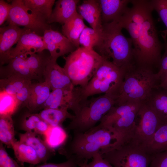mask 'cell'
<instances>
[{"mask_svg": "<svg viewBox=\"0 0 167 167\" xmlns=\"http://www.w3.org/2000/svg\"><path fill=\"white\" fill-rule=\"evenodd\" d=\"M88 167H113L102 156L100 153L96 154L88 163Z\"/></svg>", "mask_w": 167, "mask_h": 167, "instance_id": "obj_41", "label": "cell"}, {"mask_svg": "<svg viewBox=\"0 0 167 167\" xmlns=\"http://www.w3.org/2000/svg\"><path fill=\"white\" fill-rule=\"evenodd\" d=\"M11 2L12 7L6 20L8 24L24 27L41 36L51 28L47 20L27 8L22 0H11Z\"/></svg>", "mask_w": 167, "mask_h": 167, "instance_id": "obj_11", "label": "cell"}, {"mask_svg": "<svg viewBox=\"0 0 167 167\" xmlns=\"http://www.w3.org/2000/svg\"><path fill=\"white\" fill-rule=\"evenodd\" d=\"M32 83L31 80L17 76L0 79V91L15 95L25 87Z\"/></svg>", "mask_w": 167, "mask_h": 167, "instance_id": "obj_30", "label": "cell"}, {"mask_svg": "<svg viewBox=\"0 0 167 167\" xmlns=\"http://www.w3.org/2000/svg\"><path fill=\"white\" fill-rule=\"evenodd\" d=\"M79 167H88V161H85L79 163Z\"/></svg>", "mask_w": 167, "mask_h": 167, "instance_id": "obj_44", "label": "cell"}, {"mask_svg": "<svg viewBox=\"0 0 167 167\" xmlns=\"http://www.w3.org/2000/svg\"><path fill=\"white\" fill-rule=\"evenodd\" d=\"M83 100L79 87L55 89L51 92L42 109L65 108L75 113Z\"/></svg>", "mask_w": 167, "mask_h": 167, "instance_id": "obj_12", "label": "cell"}, {"mask_svg": "<svg viewBox=\"0 0 167 167\" xmlns=\"http://www.w3.org/2000/svg\"><path fill=\"white\" fill-rule=\"evenodd\" d=\"M65 108L57 109H43L37 113L40 118L50 126H61L63 122L66 119H72L74 117Z\"/></svg>", "mask_w": 167, "mask_h": 167, "instance_id": "obj_27", "label": "cell"}, {"mask_svg": "<svg viewBox=\"0 0 167 167\" xmlns=\"http://www.w3.org/2000/svg\"><path fill=\"white\" fill-rule=\"evenodd\" d=\"M154 10L157 13L166 28L167 32V0H151Z\"/></svg>", "mask_w": 167, "mask_h": 167, "instance_id": "obj_37", "label": "cell"}, {"mask_svg": "<svg viewBox=\"0 0 167 167\" xmlns=\"http://www.w3.org/2000/svg\"><path fill=\"white\" fill-rule=\"evenodd\" d=\"M116 101L107 94L83 99L67 129L73 132H81L92 128L115 105Z\"/></svg>", "mask_w": 167, "mask_h": 167, "instance_id": "obj_6", "label": "cell"}, {"mask_svg": "<svg viewBox=\"0 0 167 167\" xmlns=\"http://www.w3.org/2000/svg\"><path fill=\"white\" fill-rule=\"evenodd\" d=\"M101 33L87 26L82 31L79 38V43L80 47L88 49H94L99 41Z\"/></svg>", "mask_w": 167, "mask_h": 167, "instance_id": "obj_34", "label": "cell"}, {"mask_svg": "<svg viewBox=\"0 0 167 167\" xmlns=\"http://www.w3.org/2000/svg\"><path fill=\"white\" fill-rule=\"evenodd\" d=\"M0 142L11 148L15 139L14 123L11 116H0Z\"/></svg>", "mask_w": 167, "mask_h": 167, "instance_id": "obj_31", "label": "cell"}, {"mask_svg": "<svg viewBox=\"0 0 167 167\" xmlns=\"http://www.w3.org/2000/svg\"><path fill=\"white\" fill-rule=\"evenodd\" d=\"M39 135L25 132L19 134V141L32 147L36 152L41 163H45L53 155L54 150L49 148Z\"/></svg>", "mask_w": 167, "mask_h": 167, "instance_id": "obj_21", "label": "cell"}, {"mask_svg": "<svg viewBox=\"0 0 167 167\" xmlns=\"http://www.w3.org/2000/svg\"><path fill=\"white\" fill-rule=\"evenodd\" d=\"M162 32L163 33L161 36L164 41L165 52L160 61L159 71L156 73L160 84L167 80V32L165 31Z\"/></svg>", "mask_w": 167, "mask_h": 167, "instance_id": "obj_35", "label": "cell"}, {"mask_svg": "<svg viewBox=\"0 0 167 167\" xmlns=\"http://www.w3.org/2000/svg\"><path fill=\"white\" fill-rule=\"evenodd\" d=\"M159 84L153 69L135 64L125 72L115 105H121L131 101L144 102Z\"/></svg>", "mask_w": 167, "mask_h": 167, "instance_id": "obj_4", "label": "cell"}, {"mask_svg": "<svg viewBox=\"0 0 167 167\" xmlns=\"http://www.w3.org/2000/svg\"><path fill=\"white\" fill-rule=\"evenodd\" d=\"M11 7V4H9L3 0H0V26L7 20Z\"/></svg>", "mask_w": 167, "mask_h": 167, "instance_id": "obj_42", "label": "cell"}, {"mask_svg": "<svg viewBox=\"0 0 167 167\" xmlns=\"http://www.w3.org/2000/svg\"><path fill=\"white\" fill-rule=\"evenodd\" d=\"M163 123L154 111L144 102L137 114L128 138L141 146L147 143Z\"/></svg>", "mask_w": 167, "mask_h": 167, "instance_id": "obj_10", "label": "cell"}, {"mask_svg": "<svg viewBox=\"0 0 167 167\" xmlns=\"http://www.w3.org/2000/svg\"><path fill=\"white\" fill-rule=\"evenodd\" d=\"M0 167H23L8 154L3 144L0 143Z\"/></svg>", "mask_w": 167, "mask_h": 167, "instance_id": "obj_38", "label": "cell"}, {"mask_svg": "<svg viewBox=\"0 0 167 167\" xmlns=\"http://www.w3.org/2000/svg\"><path fill=\"white\" fill-rule=\"evenodd\" d=\"M44 78L52 91L74 86L63 68L58 64L56 60L51 57L46 67Z\"/></svg>", "mask_w": 167, "mask_h": 167, "instance_id": "obj_16", "label": "cell"}, {"mask_svg": "<svg viewBox=\"0 0 167 167\" xmlns=\"http://www.w3.org/2000/svg\"><path fill=\"white\" fill-rule=\"evenodd\" d=\"M154 111L163 124L167 123V89L158 85L145 101Z\"/></svg>", "mask_w": 167, "mask_h": 167, "instance_id": "obj_22", "label": "cell"}, {"mask_svg": "<svg viewBox=\"0 0 167 167\" xmlns=\"http://www.w3.org/2000/svg\"><path fill=\"white\" fill-rule=\"evenodd\" d=\"M15 156L21 165L24 163L36 165L41 161L34 149L30 146L19 141H16L11 146Z\"/></svg>", "mask_w": 167, "mask_h": 167, "instance_id": "obj_26", "label": "cell"}, {"mask_svg": "<svg viewBox=\"0 0 167 167\" xmlns=\"http://www.w3.org/2000/svg\"><path fill=\"white\" fill-rule=\"evenodd\" d=\"M103 23L119 19L125 12L131 0H99Z\"/></svg>", "mask_w": 167, "mask_h": 167, "instance_id": "obj_20", "label": "cell"}, {"mask_svg": "<svg viewBox=\"0 0 167 167\" xmlns=\"http://www.w3.org/2000/svg\"><path fill=\"white\" fill-rule=\"evenodd\" d=\"M79 13L91 28L99 32H102L103 23L101 10L98 0H85L78 7Z\"/></svg>", "mask_w": 167, "mask_h": 167, "instance_id": "obj_18", "label": "cell"}, {"mask_svg": "<svg viewBox=\"0 0 167 167\" xmlns=\"http://www.w3.org/2000/svg\"><path fill=\"white\" fill-rule=\"evenodd\" d=\"M50 88L45 81L32 84L29 95L23 105L30 112L42 109L50 93Z\"/></svg>", "mask_w": 167, "mask_h": 167, "instance_id": "obj_19", "label": "cell"}, {"mask_svg": "<svg viewBox=\"0 0 167 167\" xmlns=\"http://www.w3.org/2000/svg\"><path fill=\"white\" fill-rule=\"evenodd\" d=\"M65 154L79 163L92 158L102 151L113 147L121 142L111 130L98 124L84 132H73Z\"/></svg>", "mask_w": 167, "mask_h": 167, "instance_id": "obj_3", "label": "cell"}, {"mask_svg": "<svg viewBox=\"0 0 167 167\" xmlns=\"http://www.w3.org/2000/svg\"><path fill=\"white\" fill-rule=\"evenodd\" d=\"M41 120L37 113H27L22 118L21 129L25 132L35 133L37 125Z\"/></svg>", "mask_w": 167, "mask_h": 167, "instance_id": "obj_36", "label": "cell"}, {"mask_svg": "<svg viewBox=\"0 0 167 167\" xmlns=\"http://www.w3.org/2000/svg\"><path fill=\"white\" fill-rule=\"evenodd\" d=\"M27 61L33 74L39 80L43 77L50 58L43 52L26 55Z\"/></svg>", "mask_w": 167, "mask_h": 167, "instance_id": "obj_29", "label": "cell"}, {"mask_svg": "<svg viewBox=\"0 0 167 167\" xmlns=\"http://www.w3.org/2000/svg\"><path fill=\"white\" fill-rule=\"evenodd\" d=\"M45 49L47 47L43 36L24 28L16 46L10 51V60L19 55L41 52Z\"/></svg>", "mask_w": 167, "mask_h": 167, "instance_id": "obj_13", "label": "cell"}, {"mask_svg": "<svg viewBox=\"0 0 167 167\" xmlns=\"http://www.w3.org/2000/svg\"><path fill=\"white\" fill-rule=\"evenodd\" d=\"M83 19L77 11L62 26L63 35L69 39L76 48L80 47L79 38L82 31L87 26Z\"/></svg>", "mask_w": 167, "mask_h": 167, "instance_id": "obj_24", "label": "cell"}, {"mask_svg": "<svg viewBox=\"0 0 167 167\" xmlns=\"http://www.w3.org/2000/svg\"><path fill=\"white\" fill-rule=\"evenodd\" d=\"M0 79L17 76L29 79H37L30 69L25 55H21L11 59L5 66H0Z\"/></svg>", "mask_w": 167, "mask_h": 167, "instance_id": "obj_17", "label": "cell"}, {"mask_svg": "<svg viewBox=\"0 0 167 167\" xmlns=\"http://www.w3.org/2000/svg\"><path fill=\"white\" fill-rule=\"evenodd\" d=\"M50 57L57 60L59 57L71 53L77 48L64 35L50 28L46 30L42 36Z\"/></svg>", "mask_w": 167, "mask_h": 167, "instance_id": "obj_14", "label": "cell"}, {"mask_svg": "<svg viewBox=\"0 0 167 167\" xmlns=\"http://www.w3.org/2000/svg\"><path fill=\"white\" fill-rule=\"evenodd\" d=\"M141 106L139 102L134 101H129L121 105H115L99 124L114 132L122 142L129 137Z\"/></svg>", "mask_w": 167, "mask_h": 167, "instance_id": "obj_9", "label": "cell"}, {"mask_svg": "<svg viewBox=\"0 0 167 167\" xmlns=\"http://www.w3.org/2000/svg\"><path fill=\"white\" fill-rule=\"evenodd\" d=\"M100 153L113 167H149L151 160V155L130 139Z\"/></svg>", "mask_w": 167, "mask_h": 167, "instance_id": "obj_8", "label": "cell"}, {"mask_svg": "<svg viewBox=\"0 0 167 167\" xmlns=\"http://www.w3.org/2000/svg\"><path fill=\"white\" fill-rule=\"evenodd\" d=\"M64 58L63 68L73 85L81 88L87 85L103 59L94 49L80 46Z\"/></svg>", "mask_w": 167, "mask_h": 167, "instance_id": "obj_7", "label": "cell"}, {"mask_svg": "<svg viewBox=\"0 0 167 167\" xmlns=\"http://www.w3.org/2000/svg\"><path fill=\"white\" fill-rule=\"evenodd\" d=\"M79 0H58L56 1L52 11L49 24L54 22L63 25L77 12Z\"/></svg>", "mask_w": 167, "mask_h": 167, "instance_id": "obj_23", "label": "cell"}, {"mask_svg": "<svg viewBox=\"0 0 167 167\" xmlns=\"http://www.w3.org/2000/svg\"><path fill=\"white\" fill-rule=\"evenodd\" d=\"M151 155L149 167H167V150Z\"/></svg>", "mask_w": 167, "mask_h": 167, "instance_id": "obj_39", "label": "cell"}, {"mask_svg": "<svg viewBox=\"0 0 167 167\" xmlns=\"http://www.w3.org/2000/svg\"><path fill=\"white\" fill-rule=\"evenodd\" d=\"M158 86L167 89V80L159 84Z\"/></svg>", "mask_w": 167, "mask_h": 167, "instance_id": "obj_45", "label": "cell"}, {"mask_svg": "<svg viewBox=\"0 0 167 167\" xmlns=\"http://www.w3.org/2000/svg\"><path fill=\"white\" fill-rule=\"evenodd\" d=\"M35 165L30 164L27 167H79V162L72 157L68 158L66 161L60 163H46L36 166Z\"/></svg>", "mask_w": 167, "mask_h": 167, "instance_id": "obj_40", "label": "cell"}, {"mask_svg": "<svg viewBox=\"0 0 167 167\" xmlns=\"http://www.w3.org/2000/svg\"><path fill=\"white\" fill-rule=\"evenodd\" d=\"M23 28L9 24L0 28V66L7 64L10 60V52L12 47L17 44Z\"/></svg>", "mask_w": 167, "mask_h": 167, "instance_id": "obj_15", "label": "cell"}, {"mask_svg": "<svg viewBox=\"0 0 167 167\" xmlns=\"http://www.w3.org/2000/svg\"><path fill=\"white\" fill-rule=\"evenodd\" d=\"M125 71L111 61L103 58L95 73L87 85L80 88L83 99L104 93L116 99L118 97L123 81Z\"/></svg>", "mask_w": 167, "mask_h": 167, "instance_id": "obj_5", "label": "cell"}, {"mask_svg": "<svg viewBox=\"0 0 167 167\" xmlns=\"http://www.w3.org/2000/svg\"><path fill=\"white\" fill-rule=\"evenodd\" d=\"M50 126L41 119L37 125L35 133L44 136L48 131Z\"/></svg>", "mask_w": 167, "mask_h": 167, "instance_id": "obj_43", "label": "cell"}, {"mask_svg": "<svg viewBox=\"0 0 167 167\" xmlns=\"http://www.w3.org/2000/svg\"><path fill=\"white\" fill-rule=\"evenodd\" d=\"M21 104L15 95L0 91V116H12Z\"/></svg>", "mask_w": 167, "mask_h": 167, "instance_id": "obj_32", "label": "cell"}, {"mask_svg": "<svg viewBox=\"0 0 167 167\" xmlns=\"http://www.w3.org/2000/svg\"><path fill=\"white\" fill-rule=\"evenodd\" d=\"M150 155L167 150V123L162 124L150 140L142 146Z\"/></svg>", "mask_w": 167, "mask_h": 167, "instance_id": "obj_25", "label": "cell"}, {"mask_svg": "<svg viewBox=\"0 0 167 167\" xmlns=\"http://www.w3.org/2000/svg\"><path fill=\"white\" fill-rule=\"evenodd\" d=\"M44 136V140L48 147L54 150L63 143L66 139V134L61 126H51Z\"/></svg>", "mask_w": 167, "mask_h": 167, "instance_id": "obj_33", "label": "cell"}, {"mask_svg": "<svg viewBox=\"0 0 167 167\" xmlns=\"http://www.w3.org/2000/svg\"><path fill=\"white\" fill-rule=\"evenodd\" d=\"M151 0L143 16L129 33L132 41L135 64L153 69L159 67L162 45L158 37Z\"/></svg>", "mask_w": 167, "mask_h": 167, "instance_id": "obj_1", "label": "cell"}, {"mask_svg": "<svg viewBox=\"0 0 167 167\" xmlns=\"http://www.w3.org/2000/svg\"><path fill=\"white\" fill-rule=\"evenodd\" d=\"M118 20L103 23L99 41L94 49L103 58L110 60L125 71L135 64L132 41L122 32Z\"/></svg>", "mask_w": 167, "mask_h": 167, "instance_id": "obj_2", "label": "cell"}, {"mask_svg": "<svg viewBox=\"0 0 167 167\" xmlns=\"http://www.w3.org/2000/svg\"><path fill=\"white\" fill-rule=\"evenodd\" d=\"M22 1L27 8L33 13L47 20L49 23L55 0Z\"/></svg>", "mask_w": 167, "mask_h": 167, "instance_id": "obj_28", "label": "cell"}]
</instances>
